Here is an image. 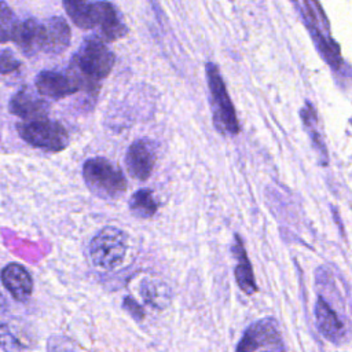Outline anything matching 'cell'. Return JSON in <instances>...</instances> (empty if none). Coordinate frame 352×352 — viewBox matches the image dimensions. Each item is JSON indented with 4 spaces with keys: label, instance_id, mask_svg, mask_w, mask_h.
Here are the masks:
<instances>
[{
    "label": "cell",
    "instance_id": "6da1fadb",
    "mask_svg": "<svg viewBox=\"0 0 352 352\" xmlns=\"http://www.w3.org/2000/svg\"><path fill=\"white\" fill-rule=\"evenodd\" d=\"M116 58L99 37H88L73 55L69 72L77 78L81 89H94L99 81L106 78L113 70Z\"/></svg>",
    "mask_w": 352,
    "mask_h": 352
},
{
    "label": "cell",
    "instance_id": "7a4b0ae2",
    "mask_svg": "<svg viewBox=\"0 0 352 352\" xmlns=\"http://www.w3.org/2000/svg\"><path fill=\"white\" fill-rule=\"evenodd\" d=\"M88 190L102 199H117L126 191V179L118 165L104 157L88 158L82 165Z\"/></svg>",
    "mask_w": 352,
    "mask_h": 352
},
{
    "label": "cell",
    "instance_id": "3957f363",
    "mask_svg": "<svg viewBox=\"0 0 352 352\" xmlns=\"http://www.w3.org/2000/svg\"><path fill=\"white\" fill-rule=\"evenodd\" d=\"M206 81L210 94V107L214 128L221 135H238L241 126L238 122L235 107L230 99L217 66L212 62L206 63Z\"/></svg>",
    "mask_w": 352,
    "mask_h": 352
},
{
    "label": "cell",
    "instance_id": "277c9868",
    "mask_svg": "<svg viewBox=\"0 0 352 352\" xmlns=\"http://www.w3.org/2000/svg\"><path fill=\"white\" fill-rule=\"evenodd\" d=\"M128 250V236L117 227H103L89 242V257L92 264L103 271L120 268Z\"/></svg>",
    "mask_w": 352,
    "mask_h": 352
},
{
    "label": "cell",
    "instance_id": "5b68a950",
    "mask_svg": "<svg viewBox=\"0 0 352 352\" xmlns=\"http://www.w3.org/2000/svg\"><path fill=\"white\" fill-rule=\"evenodd\" d=\"M16 132L28 144L44 151L58 153L69 144L66 128L60 122L48 120L47 117L18 122Z\"/></svg>",
    "mask_w": 352,
    "mask_h": 352
},
{
    "label": "cell",
    "instance_id": "8992f818",
    "mask_svg": "<svg viewBox=\"0 0 352 352\" xmlns=\"http://www.w3.org/2000/svg\"><path fill=\"white\" fill-rule=\"evenodd\" d=\"M283 351L285 345L274 318H265L250 324L242 336L236 351Z\"/></svg>",
    "mask_w": 352,
    "mask_h": 352
},
{
    "label": "cell",
    "instance_id": "52a82bcc",
    "mask_svg": "<svg viewBox=\"0 0 352 352\" xmlns=\"http://www.w3.org/2000/svg\"><path fill=\"white\" fill-rule=\"evenodd\" d=\"M157 160L155 144L150 139H138L126 150L125 166L128 173L136 180H147Z\"/></svg>",
    "mask_w": 352,
    "mask_h": 352
},
{
    "label": "cell",
    "instance_id": "ba28073f",
    "mask_svg": "<svg viewBox=\"0 0 352 352\" xmlns=\"http://www.w3.org/2000/svg\"><path fill=\"white\" fill-rule=\"evenodd\" d=\"M34 85L41 96L51 99L66 98L81 89L80 82L69 70H43L36 76Z\"/></svg>",
    "mask_w": 352,
    "mask_h": 352
},
{
    "label": "cell",
    "instance_id": "9c48e42d",
    "mask_svg": "<svg viewBox=\"0 0 352 352\" xmlns=\"http://www.w3.org/2000/svg\"><path fill=\"white\" fill-rule=\"evenodd\" d=\"M91 18L94 28H99L100 38L114 41L126 34V26L121 22L114 7L107 1L91 4Z\"/></svg>",
    "mask_w": 352,
    "mask_h": 352
},
{
    "label": "cell",
    "instance_id": "30bf717a",
    "mask_svg": "<svg viewBox=\"0 0 352 352\" xmlns=\"http://www.w3.org/2000/svg\"><path fill=\"white\" fill-rule=\"evenodd\" d=\"M72 33L67 22L62 16H51L41 22V51L59 55L70 44Z\"/></svg>",
    "mask_w": 352,
    "mask_h": 352
},
{
    "label": "cell",
    "instance_id": "8fae6325",
    "mask_svg": "<svg viewBox=\"0 0 352 352\" xmlns=\"http://www.w3.org/2000/svg\"><path fill=\"white\" fill-rule=\"evenodd\" d=\"M50 104L29 89H21L12 95L8 103L11 114L23 121L44 118L48 116Z\"/></svg>",
    "mask_w": 352,
    "mask_h": 352
},
{
    "label": "cell",
    "instance_id": "7c38bea8",
    "mask_svg": "<svg viewBox=\"0 0 352 352\" xmlns=\"http://www.w3.org/2000/svg\"><path fill=\"white\" fill-rule=\"evenodd\" d=\"M0 279L4 287L16 301H26L32 296L33 279L23 265L18 263L7 264L1 270Z\"/></svg>",
    "mask_w": 352,
    "mask_h": 352
},
{
    "label": "cell",
    "instance_id": "4fadbf2b",
    "mask_svg": "<svg viewBox=\"0 0 352 352\" xmlns=\"http://www.w3.org/2000/svg\"><path fill=\"white\" fill-rule=\"evenodd\" d=\"M315 319L316 327L320 334L331 342H342L345 338V327L338 318V315L333 311V308L327 304L323 297H318L315 302Z\"/></svg>",
    "mask_w": 352,
    "mask_h": 352
},
{
    "label": "cell",
    "instance_id": "5bb4252c",
    "mask_svg": "<svg viewBox=\"0 0 352 352\" xmlns=\"http://www.w3.org/2000/svg\"><path fill=\"white\" fill-rule=\"evenodd\" d=\"M12 41L26 56L36 55L41 51V22L34 18L18 21Z\"/></svg>",
    "mask_w": 352,
    "mask_h": 352
},
{
    "label": "cell",
    "instance_id": "9a60e30c",
    "mask_svg": "<svg viewBox=\"0 0 352 352\" xmlns=\"http://www.w3.org/2000/svg\"><path fill=\"white\" fill-rule=\"evenodd\" d=\"M235 246H232V252L235 253L236 257V267H235V280L239 286V289L248 294V296H253L257 292V286H256V280H254V275H253V268L252 264L248 258L246 250L243 248V243L239 238V235H235Z\"/></svg>",
    "mask_w": 352,
    "mask_h": 352
},
{
    "label": "cell",
    "instance_id": "2e32d148",
    "mask_svg": "<svg viewBox=\"0 0 352 352\" xmlns=\"http://www.w3.org/2000/svg\"><path fill=\"white\" fill-rule=\"evenodd\" d=\"M139 292L142 298L146 301V304L157 309L165 308L170 300V292L168 285L155 278L144 279L140 283Z\"/></svg>",
    "mask_w": 352,
    "mask_h": 352
},
{
    "label": "cell",
    "instance_id": "e0dca14e",
    "mask_svg": "<svg viewBox=\"0 0 352 352\" xmlns=\"http://www.w3.org/2000/svg\"><path fill=\"white\" fill-rule=\"evenodd\" d=\"M301 118H302V122H304V126L307 128L308 131V135L312 140V144H314V148L316 150L318 155L320 157V162L322 165L324 166L329 161V157H327V150H326V146L323 143V139H322V135L318 129V116H316V111H315V107L312 106L311 102H305L304 107L301 109Z\"/></svg>",
    "mask_w": 352,
    "mask_h": 352
},
{
    "label": "cell",
    "instance_id": "ac0fdd59",
    "mask_svg": "<svg viewBox=\"0 0 352 352\" xmlns=\"http://www.w3.org/2000/svg\"><path fill=\"white\" fill-rule=\"evenodd\" d=\"M128 206L131 213L139 219H150L157 212V202L154 195L147 188H140L133 192L129 198Z\"/></svg>",
    "mask_w": 352,
    "mask_h": 352
},
{
    "label": "cell",
    "instance_id": "d6986e66",
    "mask_svg": "<svg viewBox=\"0 0 352 352\" xmlns=\"http://www.w3.org/2000/svg\"><path fill=\"white\" fill-rule=\"evenodd\" d=\"M66 14L74 25L81 29H94L91 18V4L88 0H62Z\"/></svg>",
    "mask_w": 352,
    "mask_h": 352
},
{
    "label": "cell",
    "instance_id": "ffe728a7",
    "mask_svg": "<svg viewBox=\"0 0 352 352\" xmlns=\"http://www.w3.org/2000/svg\"><path fill=\"white\" fill-rule=\"evenodd\" d=\"M16 23L18 19L12 8L6 1L0 0V43L12 41Z\"/></svg>",
    "mask_w": 352,
    "mask_h": 352
},
{
    "label": "cell",
    "instance_id": "44dd1931",
    "mask_svg": "<svg viewBox=\"0 0 352 352\" xmlns=\"http://www.w3.org/2000/svg\"><path fill=\"white\" fill-rule=\"evenodd\" d=\"M21 62L11 50L0 51V74H10L19 69Z\"/></svg>",
    "mask_w": 352,
    "mask_h": 352
},
{
    "label": "cell",
    "instance_id": "7402d4cb",
    "mask_svg": "<svg viewBox=\"0 0 352 352\" xmlns=\"http://www.w3.org/2000/svg\"><path fill=\"white\" fill-rule=\"evenodd\" d=\"M0 345L7 351H16L23 349L25 346L10 333L6 326H0Z\"/></svg>",
    "mask_w": 352,
    "mask_h": 352
},
{
    "label": "cell",
    "instance_id": "603a6c76",
    "mask_svg": "<svg viewBox=\"0 0 352 352\" xmlns=\"http://www.w3.org/2000/svg\"><path fill=\"white\" fill-rule=\"evenodd\" d=\"M124 305H125V307H126V309L131 312V315H132V316H135L138 320H139L142 316H144V312L140 309V307H139L133 300L125 298Z\"/></svg>",
    "mask_w": 352,
    "mask_h": 352
}]
</instances>
